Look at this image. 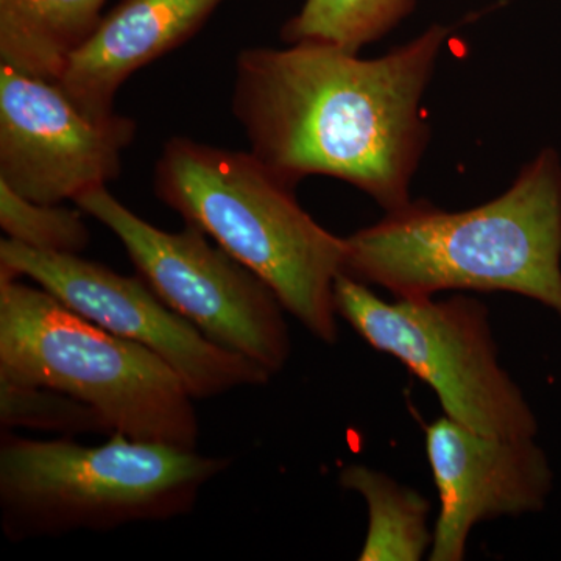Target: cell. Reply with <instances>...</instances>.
I'll return each instance as SVG.
<instances>
[{"label":"cell","mask_w":561,"mask_h":561,"mask_svg":"<svg viewBox=\"0 0 561 561\" xmlns=\"http://www.w3.org/2000/svg\"><path fill=\"white\" fill-rule=\"evenodd\" d=\"M448 35L434 25L376 60L311 41L242 50L231 110L251 153L294 186L327 175L404 208L427 140L421 95Z\"/></svg>","instance_id":"obj_1"},{"label":"cell","mask_w":561,"mask_h":561,"mask_svg":"<svg viewBox=\"0 0 561 561\" xmlns=\"http://www.w3.org/2000/svg\"><path fill=\"white\" fill-rule=\"evenodd\" d=\"M343 275L430 300L443 290L511 291L561 319V165L545 150L485 205L448 213L411 202L345 239Z\"/></svg>","instance_id":"obj_2"},{"label":"cell","mask_w":561,"mask_h":561,"mask_svg":"<svg viewBox=\"0 0 561 561\" xmlns=\"http://www.w3.org/2000/svg\"><path fill=\"white\" fill-rule=\"evenodd\" d=\"M154 195L260 276L321 342H337L335 279L345 239L301 208L294 184L251 151L175 136L154 164Z\"/></svg>","instance_id":"obj_3"},{"label":"cell","mask_w":561,"mask_h":561,"mask_svg":"<svg viewBox=\"0 0 561 561\" xmlns=\"http://www.w3.org/2000/svg\"><path fill=\"white\" fill-rule=\"evenodd\" d=\"M230 460L110 435L99 446L31 440L3 430L0 508L10 540L165 522L194 508Z\"/></svg>","instance_id":"obj_4"},{"label":"cell","mask_w":561,"mask_h":561,"mask_svg":"<svg viewBox=\"0 0 561 561\" xmlns=\"http://www.w3.org/2000/svg\"><path fill=\"white\" fill-rule=\"evenodd\" d=\"M0 376L88 402L114 434L197 446L194 398L158 354L5 271H0Z\"/></svg>","instance_id":"obj_5"},{"label":"cell","mask_w":561,"mask_h":561,"mask_svg":"<svg viewBox=\"0 0 561 561\" xmlns=\"http://www.w3.org/2000/svg\"><path fill=\"white\" fill-rule=\"evenodd\" d=\"M334 302L368 345L397 357L435 391L449 419L494 437L537 435V416L497 359L481 301L454 295L389 302L342 273Z\"/></svg>","instance_id":"obj_6"},{"label":"cell","mask_w":561,"mask_h":561,"mask_svg":"<svg viewBox=\"0 0 561 561\" xmlns=\"http://www.w3.org/2000/svg\"><path fill=\"white\" fill-rule=\"evenodd\" d=\"M77 208L108 228L140 278L209 341L275 375L290 357L289 328L275 291L205 232H168L117 201L106 186L76 198Z\"/></svg>","instance_id":"obj_7"},{"label":"cell","mask_w":561,"mask_h":561,"mask_svg":"<svg viewBox=\"0 0 561 561\" xmlns=\"http://www.w3.org/2000/svg\"><path fill=\"white\" fill-rule=\"evenodd\" d=\"M0 271L35 280L73 312L161 357L194 400L264 386L272 373L217 345L169 308L140 276H125L80 254L47 253L3 239Z\"/></svg>","instance_id":"obj_8"},{"label":"cell","mask_w":561,"mask_h":561,"mask_svg":"<svg viewBox=\"0 0 561 561\" xmlns=\"http://www.w3.org/2000/svg\"><path fill=\"white\" fill-rule=\"evenodd\" d=\"M135 136L131 117L91 116L57 81L0 65V183L21 197L76 202L108 186Z\"/></svg>","instance_id":"obj_9"},{"label":"cell","mask_w":561,"mask_h":561,"mask_svg":"<svg viewBox=\"0 0 561 561\" xmlns=\"http://www.w3.org/2000/svg\"><path fill=\"white\" fill-rule=\"evenodd\" d=\"M534 438L481 434L446 415L427 426V460L440 500L432 561L463 560L478 524L546 507L553 472Z\"/></svg>","instance_id":"obj_10"},{"label":"cell","mask_w":561,"mask_h":561,"mask_svg":"<svg viewBox=\"0 0 561 561\" xmlns=\"http://www.w3.org/2000/svg\"><path fill=\"white\" fill-rule=\"evenodd\" d=\"M224 2L121 0L70 58L57 83L91 116H110L122 84L197 35Z\"/></svg>","instance_id":"obj_11"},{"label":"cell","mask_w":561,"mask_h":561,"mask_svg":"<svg viewBox=\"0 0 561 561\" xmlns=\"http://www.w3.org/2000/svg\"><path fill=\"white\" fill-rule=\"evenodd\" d=\"M108 0H0V65L58 81L98 32Z\"/></svg>","instance_id":"obj_12"},{"label":"cell","mask_w":561,"mask_h":561,"mask_svg":"<svg viewBox=\"0 0 561 561\" xmlns=\"http://www.w3.org/2000/svg\"><path fill=\"white\" fill-rule=\"evenodd\" d=\"M343 489L356 491L368 508V531L360 561H419L432 545L431 505L419 491L364 465L341 471Z\"/></svg>","instance_id":"obj_13"},{"label":"cell","mask_w":561,"mask_h":561,"mask_svg":"<svg viewBox=\"0 0 561 561\" xmlns=\"http://www.w3.org/2000/svg\"><path fill=\"white\" fill-rule=\"evenodd\" d=\"M415 0H305L280 28L287 44L323 43L357 54L411 13Z\"/></svg>","instance_id":"obj_14"},{"label":"cell","mask_w":561,"mask_h":561,"mask_svg":"<svg viewBox=\"0 0 561 561\" xmlns=\"http://www.w3.org/2000/svg\"><path fill=\"white\" fill-rule=\"evenodd\" d=\"M0 423L5 431L27 427L72 437L80 434L113 435L108 421L88 402L54 389L0 376Z\"/></svg>","instance_id":"obj_15"},{"label":"cell","mask_w":561,"mask_h":561,"mask_svg":"<svg viewBox=\"0 0 561 561\" xmlns=\"http://www.w3.org/2000/svg\"><path fill=\"white\" fill-rule=\"evenodd\" d=\"M83 210L62 203H38L21 197L0 183V227L10 241L47 253L80 254L90 243Z\"/></svg>","instance_id":"obj_16"}]
</instances>
